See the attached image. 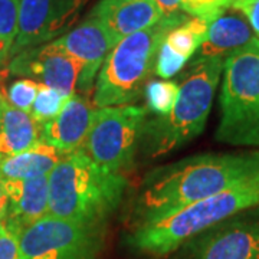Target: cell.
Wrapping results in <instances>:
<instances>
[{"label": "cell", "instance_id": "cell-1", "mask_svg": "<svg viewBox=\"0 0 259 259\" xmlns=\"http://www.w3.org/2000/svg\"><path fill=\"white\" fill-rule=\"evenodd\" d=\"M258 173L259 150L203 153L156 167L140 183L133 204V226L221 193Z\"/></svg>", "mask_w": 259, "mask_h": 259}, {"label": "cell", "instance_id": "cell-2", "mask_svg": "<svg viewBox=\"0 0 259 259\" xmlns=\"http://www.w3.org/2000/svg\"><path fill=\"white\" fill-rule=\"evenodd\" d=\"M256 206H259V173L163 218L133 226L125 243L141 255L167 258L194 235Z\"/></svg>", "mask_w": 259, "mask_h": 259}, {"label": "cell", "instance_id": "cell-3", "mask_svg": "<svg viewBox=\"0 0 259 259\" xmlns=\"http://www.w3.org/2000/svg\"><path fill=\"white\" fill-rule=\"evenodd\" d=\"M225 58H199L185 66L171 111L146 118L140 148L147 157L170 154L202 134L221 82Z\"/></svg>", "mask_w": 259, "mask_h": 259}, {"label": "cell", "instance_id": "cell-4", "mask_svg": "<svg viewBox=\"0 0 259 259\" xmlns=\"http://www.w3.org/2000/svg\"><path fill=\"white\" fill-rule=\"evenodd\" d=\"M48 182V214L91 225H105L128 185L122 173L102 168L81 150L66 154L49 173Z\"/></svg>", "mask_w": 259, "mask_h": 259}, {"label": "cell", "instance_id": "cell-5", "mask_svg": "<svg viewBox=\"0 0 259 259\" xmlns=\"http://www.w3.org/2000/svg\"><path fill=\"white\" fill-rule=\"evenodd\" d=\"M219 114L216 141L233 147L259 150V39L256 36L223 61Z\"/></svg>", "mask_w": 259, "mask_h": 259}, {"label": "cell", "instance_id": "cell-6", "mask_svg": "<svg viewBox=\"0 0 259 259\" xmlns=\"http://www.w3.org/2000/svg\"><path fill=\"white\" fill-rule=\"evenodd\" d=\"M185 20L163 18L154 26L121 39L98 72L94 104L104 108L137 101L154 72L160 45L167 33Z\"/></svg>", "mask_w": 259, "mask_h": 259}, {"label": "cell", "instance_id": "cell-7", "mask_svg": "<svg viewBox=\"0 0 259 259\" xmlns=\"http://www.w3.org/2000/svg\"><path fill=\"white\" fill-rule=\"evenodd\" d=\"M147 117V108L133 104L95 110L81 151L102 168L122 173L134 163Z\"/></svg>", "mask_w": 259, "mask_h": 259}, {"label": "cell", "instance_id": "cell-8", "mask_svg": "<svg viewBox=\"0 0 259 259\" xmlns=\"http://www.w3.org/2000/svg\"><path fill=\"white\" fill-rule=\"evenodd\" d=\"M105 225H91L47 214L19 235L22 259H95Z\"/></svg>", "mask_w": 259, "mask_h": 259}, {"label": "cell", "instance_id": "cell-9", "mask_svg": "<svg viewBox=\"0 0 259 259\" xmlns=\"http://www.w3.org/2000/svg\"><path fill=\"white\" fill-rule=\"evenodd\" d=\"M167 259H259V206L194 235Z\"/></svg>", "mask_w": 259, "mask_h": 259}, {"label": "cell", "instance_id": "cell-10", "mask_svg": "<svg viewBox=\"0 0 259 259\" xmlns=\"http://www.w3.org/2000/svg\"><path fill=\"white\" fill-rule=\"evenodd\" d=\"M90 0H20L18 35L10 56L69 32Z\"/></svg>", "mask_w": 259, "mask_h": 259}, {"label": "cell", "instance_id": "cell-11", "mask_svg": "<svg viewBox=\"0 0 259 259\" xmlns=\"http://www.w3.org/2000/svg\"><path fill=\"white\" fill-rule=\"evenodd\" d=\"M9 72L72 95L78 88L82 65L52 40L13 56Z\"/></svg>", "mask_w": 259, "mask_h": 259}, {"label": "cell", "instance_id": "cell-12", "mask_svg": "<svg viewBox=\"0 0 259 259\" xmlns=\"http://www.w3.org/2000/svg\"><path fill=\"white\" fill-rule=\"evenodd\" d=\"M54 42L82 65L78 88L83 93L91 90L105 58L118 44L108 32V29L98 19L90 15L78 26L55 39Z\"/></svg>", "mask_w": 259, "mask_h": 259}, {"label": "cell", "instance_id": "cell-13", "mask_svg": "<svg viewBox=\"0 0 259 259\" xmlns=\"http://www.w3.org/2000/svg\"><path fill=\"white\" fill-rule=\"evenodd\" d=\"M94 110L90 102L72 94L55 118L40 125V141L65 154L81 150L91 128Z\"/></svg>", "mask_w": 259, "mask_h": 259}, {"label": "cell", "instance_id": "cell-14", "mask_svg": "<svg viewBox=\"0 0 259 259\" xmlns=\"http://www.w3.org/2000/svg\"><path fill=\"white\" fill-rule=\"evenodd\" d=\"M90 16L98 19L117 42L163 19L154 0H100Z\"/></svg>", "mask_w": 259, "mask_h": 259}, {"label": "cell", "instance_id": "cell-15", "mask_svg": "<svg viewBox=\"0 0 259 259\" xmlns=\"http://www.w3.org/2000/svg\"><path fill=\"white\" fill-rule=\"evenodd\" d=\"M48 176L28 180L5 179V189L8 194V212L5 221L0 223H5L9 229L20 235L23 229L47 216L49 203Z\"/></svg>", "mask_w": 259, "mask_h": 259}, {"label": "cell", "instance_id": "cell-16", "mask_svg": "<svg viewBox=\"0 0 259 259\" xmlns=\"http://www.w3.org/2000/svg\"><path fill=\"white\" fill-rule=\"evenodd\" d=\"M253 37L248 20L241 12L232 9L209 23L207 36L197 49L199 58H226L233 51L246 45Z\"/></svg>", "mask_w": 259, "mask_h": 259}, {"label": "cell", "instance_id": "cell-17", "mask_svg": "<svg viewBox=\"0 0 259 259\" xmlns=\"http://www.w3.org/2000/svg\"><path fill=\"white\" fill-rule=\"evenodd\" d=\"M65 156L58 148L39 141L23 153L0 158V175L6 180L48 176Z\"/></svg>", "mask_w": 259, "mask_h": 259}, {"label": "cell", "instance_id": "cell-18", "mask_svg": "<svg viewBox=\"0 0 259 259\" xmlns=\"http://www.w3.org/2000/svg\"><path fill=\"white\" fill-rule=\"evenodd\" d=\"M40 141V127L30 114L3 101L0 117V158L26 151Z\"/></svg>", "mask_w": 259, "mask_h": 259}, {"label": "cell", "instance_id": "cell-19", "mask_svg": "<svg viewBox=\"0 0 259 259\" xmlns=\"http://www.w3.org/2000/svg\"><path fill=\"white\" fill-rule=\"evenodd\" d=\"M209 22L200 18H190L173 28L164 37V44L175 51L177 55L183 56L187 61L192 59L197 49L207 36Z\"/></svg>", "mask_w": 259, "mask_h": 259}, {"label": "cell", "instance_id": "cell-20", "mask_svg": "<svg viewBox=\"0 0 259 259\" xmlns=\"http://www.w3.org/2000/svg\"><path fill=\"white\" fill-rule=\"evenodd\" d=\"M19 2L0 0V69L6 65L18 35Z\"/></svg>", "mask_w": 259, "mask_h": 259}, {"label": "cell", "instance_id": "cell-21", "mask_svg": "<svg viewBox=\"0 0 259 259\" xmlns=\"http://www.w3.org/2000/svg\"><path fill=\"white\" fill-rule=\"evenodd\" d=\"M179 93V83L168 79L150 81L144 88L148 110L156 117H163L171 111Z\"/></svg>", "mask_w": 259, "mask_h": 259}, {"label": "cell", "instance_id": "cell-22", "mask_svg": "<svg viewBox=\"0 0 259 259\" xmlns=\"http://www.w3.org/2000/svg\"><path fill=\"white\" fill-rule=\"evenodd\" d=\"M69 97L71 95H65L58 90H54V88L47 87V85H42L40 90L37 91L35 102H33L32 110L29 114L33 118V121L40 127L48 121L55 118Z\"/></svg>", "mask_w": 259, "mask_h": 259}, {"label": "cell", "instance_id": "cell-23", "mask_svg": "<svg viewBox=\"0 0 259 259\" xmlns=\"http://www.w3.org/2000/svg\"><path fill=\"white\" fill-rule=\"evenodd\" d=\"M182 10L192 18H200L209 23L231 9L235 0H180Z\"/></svg>", "mask_w": 259, "mask_h": 259}, {"label": "cell", "instance_id": "cell-24", "mask_svg": "<svg viewBox=\"0 0 259 259\" xmlns=\"http://www.w3.org/2000/svg\"><path fill=\"white\" fill-rule=\"evenodd\" d=\"M40 87H42V83H37L32 79H26V78L18 79L9 87L8 97H5V100L9 102L10 105H13L15 108H19V110L29 114Z\"/></svg>", "mask_w": 259, "mask_h": 259}, {"label": "cell", "instance_id": "cell-25", "mask_svg": "<svg viewBox=\"0 0 259 259\" xmlns=\"http://www.w3.org/2000/svg\"><path fill=\"white\" fill-rule=\"evenodd\" d=\"M186 64H187V59L177 55L176 52L171 51L163 40L157 52V59H156V68H154L156 75L163 79H170L177 72H180L186 66Z\"/></svg>", "mask_w": 259, "mask_h": 259}, {"label": "cell", "instance_id": "cell-26", "mask_svg": "<svg viewBox=\"0 0 259 259\" xmlns=\"http://www.w3.org/2000/svg\"><path fill=\"white\" fill-rule=\"evenodd\" d=\"M0 259H22L19 235L0 223Z\"/></svg>", "mask_w": 259, "mask_h": 259}, {"label": "cell", "instance_id": "cell-27", "mask_svg": "<svg viewBox=\"0 0 259 259\" xmlns=\"http://www.w3.org/2000/svg\"><path fill=\"white\" fill-rule=\"evenodd\" d=\"M232 9L241 12L259 39V0H235Z\"/></svg>", "mask_w": 259, "mask_h": 259}, {"label": "cell", "instance_id": "cell-28", "mask_svg": "<svg viewBox=\"0 0 259 259\" xmlns=\"http://www.w3.org/2000/svg\"><path fill=\"white\" fill-rule=\"evenodd\" d=\"M158 10L161 12L164 19H173V20H185L189 18L182 10V2L180 0H154Z\"/></svg>", "mask_w": 259, "mask_h": 259}, {"label": "cell", "instance_id": "cell-29", "mask_svg": "<svg viewBox=\"0 0 259 259\" xmlns=\"http://www.w3.org/2000/svg\"><path fill=\"white\" fill-rule=\"evenodd\" d=\"M8 212V194L5 189V179L0 175V222L5 221Z\"/></svg>", "mask_w": 259, "mask_h": 259}, {"label": "cell", "instance_id": "cell-30", "mask_svg": "<svg viewBox=\"0 0 259 259\" xmlns=\"http://www.w3.org/2000/svg\"><path fill=\"white\" fill-rule=\"evenodd\" d=\"M3 101H5V97L0 93V117H2V107H3Z\"/></svg>", "mask_w": 259, "mask_h": 259}]
</instances>
